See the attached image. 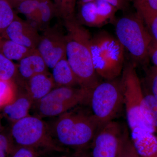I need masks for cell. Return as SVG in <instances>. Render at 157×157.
I'll return each mask as SVG.
<instances>
[{"instance_id":"ba28073f","label":"cell","mask_w":157,"mask_h":157,"mask_svg":"<svg viewBox=\"0 0 157 157\" xmlns=\"http://www.w3.org/2000/svg\"><path fill=\"white\" fill-rule=\"evenodd\" d=\"M90 91L80 86L55 87L33 104L35 106L37 117H58L77 105L87 104Z\"/></svg>"},{"instance_id":"7a4b0ae2","label":"cell","mask_w":157,"mask_h":157,"mask_svg":"<svg viewBox=\"0 0 157 157\" xmlns=\"http://www.w3.org/2000/svg\"><path fill=\"white\" fill-rule=\"evenodd\" d=\"M72 109L59 116L50 127L52 137L59 146L84 150L90 146L103 127L90 109Z\"/></svg>"},{"instance_id":"d6986e66","label":"cell","mask_w":157,"mask_h":157,"mask_svg":"<svg viewBox=\"0 0 157 157\" xmlns=\"http://www.w3.org/2000/svg\"><path fill=\"white\" fill-rule=\"evenodd\" d=\"M39 2V0H25L21 3L16 8L18 12L25 15L29 22L38 29L40 25Z\"/></svg>"},{"instance_id":"74e56055","label":"cell","mask_w":157,"mask_h":157,"mask_svg":"<svg viewBox=\"0 0 157 157\" xmlns=\"http://www.w3.org/2000/svg\"><path fill=\"white\" fill-rule=\"evenodd\" d=\"M1 121H0V129H1Z\"/></svg>"},{"instance_id":"d590c367","label":"cell","mask_w":157,"mask_h":157,"mask_svg":"<svg viewBox=\"0 0 157 157\" xmlns=\"http://www.w3.org/2000/svg\"><path fill=\"white\" fill-rule=\"evenodd\" d=\"M56 157H68L67 156H66V155H61V156H57Z\"/></svg>"},{"instance_id":"7402d4cb","label":"cell","mask_w":157,"mask_h":157,"mask_svg":"<svg viewBox=\"0 0 157 157\" xmlns=\"http://www.w3.org/2000/svg\"><path fill=\"white\" fill-rule=\"evenodd\" d=\"M17 96V88L14 81L0 79V108L11 103Z\"/></svg>"},{"instance_id":"3957f363","label":"cell","mask_w":157,"mask_h":157,"mask_svg":"<svg viewBox=\"0 0 157 157\" xmlns=\"http://www.w3.org/2000/svg\"><path fill=\"white\" fill-rule=\"evenodd\" d=\"M134 63L124 66L121 78L123 87L124 105L132 141L156 131L143 113L142 83L137 76Z\"/></svg>"},{"instance_id":"d4e9b609","label":"cell","mask_w":157,"mask_h":157,"mask_svg":"<svg viewBox=\"0 0 157 157\" xmlns=\"http://www.w3.org/2000/svg\"><path fill=\"white\" fill-rule=\"evenodd\" d=\"M16 15L13 8L6 0H0V34L10 25Z\"/></svg>"},{"instance_id":"9c48e42d","label":"cell","mask_w":157,"mask_h":157,"mask_svg":"<svg viewBox=\"0 0 157 157\" xmlns=\"http://www.w3.org/2000/svg\"><path fill=\"white\" fill-rule=\"evenodd\" d=\"M76 19L81 25L92 28H101L116 20L115 15L118 10L111 4L95 1L78 4Z\"/></svg>"},{"instance_id":"f35d334b","label":"cell","mask_w":157,"mask_h":157,"mask_svg":"<svg viewBox=\"0 0 157 157\" xmlns=\"http://www.w3.org/2000/svg\"><path fill=\"white\" fill-rule=\"evenodd\" d=\"M39 1H40V0H39Z\"/></svg>"},{"instance_id":"52a82bcc","label":"cell","mask_w":157,"mask_h":157,"mask_svg":"<svg viewBox=\"0 0 157 157\" xmlns=\"http://www.w3.org/2000/svg\"><path fill=\"white\" fill-rule=\"evenodd\" d=\"M11 135L16 146L30 147L37 151L39 149L58 152L65 151L53 139L50 127L37 116L29 115L14 123Z\"/></svg>"},{"instance_id":"277c9868","label":"cell","mask_w":157,"mask_h":157,"mask_svg":"<svg viewBox=\"0 0 157 157\" xmlns=\"http://www.w3.org/2000/svg\"><path fill=\"white\" fill-rule=\"evenodd\" d=\"M91 51L97 74L105 80L118 78L124 66V48L117 38L105 31L92 36Z\"/></svg>"},{"instance_id":"1f68e13d","label":"cell","mask_w":157,"mask_h":157,"mask_svg":"<svg viewBox=\"0 0 157 157\" xmlns=\"http://www.w3.org/2000/svg\"><path fill=\"white\" fill-rule=\"evenodd\" d=\"M95 1H101L111 4L118 10L125 11L128 7L129 0H78L77 5Z\"/></svg>"},{"instance_id":"484cf974","label":"cell","mask_w":157,"mask_h":157,"mask_svg":"<svg viewBox=\"0 0 157 157\" xmlns=\"http://www.w3.org/2000/svg\"><path fill=\"white\" fill-rule=\"evenodd\" d=\"M17 75V66L0 53V79L11 80Z\"/></svg>"},{"instance_id":"f1b7e54d","label":"cell","mask_w":157,"mask_h":157,"mask_svg":"<svg viewBox=\"0 0 157 157\" xmlns=\"http://www.w3.org/2000/svg\"><path fill=\"white\" fill-rule=\"evenodd\" d=\"M11 157H38V151L33 148L14 145L11 151Z\"/></svg>"},{"instance_id":"2e32d148","label":"cell","mask_w":157,"mask_h":157,"mask_svg":"<svg viewBox=\"0 0 157 157\" xmlns=\"http://www.w3.org/2000/svg\"><path fill=\"white\" fill-rule=\"evenodd\" d=\"M33 103L26 91L17 96L11 103L3 107L4 113L14 123L28 116Z\"/></svg>"},{"instance_id":"e575fe53","label":"cell","mask_w":157,"mask_h":157,"mask_svg":"<svg viewBox=\"0 0 157 157\" xmlns=\"http://www.w3.org/2000/svg\"><path fill=\"white\" fill-rule=\"evenodd\" d=\"M8 3L11 5L12 8H14L15 5H14V0H6Z\"/></svg>"},{"instance_id":"5b68a950","label":"cell","mask_w":157,"mask_h":157,"mask_svg":"<svg viewBox=\"0 0 157 157\" xmlns=\"http://www.w3.org/2000/svg\"><path fill=\"white\" fill-rule=\"evenodd\" d=\"M114 24L116 38L130 54L133 63H146L153 38L140 15L137 12L127 14L117 19Z\"/></svg>"},{"instance_id":"83f0119b","label":"cell","mask_w":157,"mask_h":157,"mask_svg":"<svg viewBox=\"0 0 157 157\" xmlns=\"http://www.w3.org/2000/svg\"><path fill=\"white\" fill-rule=\"evenodd\" d=\"M143 85L149 90L157 101V67L153 66L147 71Z\"/></svg>"},{"instance_id":"5bb4252c","label":"cell","mask_w":157,"mask_h":157,"mask_svg":"<svg viewBox=\"0 0 157 157\" xmlns=\"http://www.w3.org/2000/svg\"><path fill=\"white\" fill-rule=\"evenodd\" d=\"M48 67L38 51L19 61L17 75L21 84L23 85L31 77L48 72Z\"/></svg>"},{"instance_id":"9a60e30c","label":"cell","mask_w":157,"mask_h":157,"mask_svg":"<svg viewBox=\"0 0 157 157\" xmlns=\"http://www.w3.org/2000/svg\"><path fill=\"white\" fill-rule=\"evenodd\" d=\"M52 69V75L55 87L80 86L67 56L59 61Z\"/></svg>"},{"instance_id":"4316f807","label":"cell","mask_w":157,"mask_h":157,"mask_svg":"<svg viewBox=\"0 0 157 157\" xmlns=\"http://www.w3.org/2000/svg\"><path fill=\"white\" fill-rule=\"evenodd\" d=\"M135 147L141 157H157V137L145 140Z\"/></svg>"},{"instance_id":"603a6c76","label":"cell","mask_w":157,"mask_h":157,"mask_svg":"<svg viewBox=\"0 0 157 157\" xmlns=\"http://www.w3.org/2000/svg\"><path fill=\"white\" fill-rule=\"evenodd\" d=\"M119 157H141L132 142L127 127H124L121 139Z\"/></svg>"},{"instance_id":"836d02e7","label":"cell","mask_w":157,"mask_h":157,"mask_svg":"<svg viewBox=\"0 0 157 157\" xmlns=\"http://www.w3.org/2000/svg\"><path fill=\"white\" fill-rule=\"evenodd\" d=\"M72 157H90L84 152V150L76 151L75 154Z\"/></svg>"},{"instance_id":"4dcf8cb0","label":"cell","mask_w":157,"mask_h":157,"mask_svg":"<svg viewBox=\"0 0 157 157\" xmlns=\"http://www.w3.org/2000/svg\"><path fill=\"white\" fill-rule=\"evenodd\" d=\"M153 39L157 43V14L142 19Z\"/></svg>"},{"instance_id":"6da1fadb","label":"cell","mask_w":157,"mask_h":157,"mask_svg":"<svg viewBox=\"0 0 157 157\" xmlns=\"http://www.w3.org/2000/svg\"><path fill=\"white\" fill-rule=\"evenodd\" d=\"M66 29V56L80 87L92 89L100 78L94 67L91 51V35L76 16L63 21Z\"/></svg>"},{"instance_id":"30bf717a","label":"cell","mask_w":157,"mask_h":157,"mask_svg":"<svg viewBox=\"0 0 157 157\" xmlns=\"http://www.w3.org/2000/svg\"><path fill=\"white\" fill-rule=\"evenodd\" d=\"M66 34L57 25L43 31L36 49L48 67L52 69L66 56Z\"/></svg>"},{"instance_id":"d6a6232c","label":"cell","mask_w":157,"mask_h":157,"mask_svg":"<svg viewBox=\"0 0 157 157\" xmlns=\"http://www.w3.org/2000/svg\"><path fill=\"white\" fill-rule=\"evenodd\" d=\"M149 58L151 59L154 66L157 67V43L153 39L149 50Z\"/></svg>"},{"instance_id":"7c38bea8","label":"cell","mask_w":157,"mask_h":157,"mask_svg":"<svg viewBox=\"0 0 157 157\" xmlns=\"http://www.w3.org/2000/svg\"><path fill=\"white\" fill-rule=\"evenodd\" d=\"M3 38L36 49L41 36L38 29L28 21H25L17 15L10 25L1 34Z\"/></svg>"},{"instance_id":"ac0fdd59","label":"cell","mask_w":157,"mask_h":157,"mask_svg":"<svg viewBox=\"0 0 157 157\" xmlns=\"http://www.w3.org/2000/svg\"><path fill=\"white\" fill-rule=\"evenodd\" d=\"M142 86L144 114L157 132V101L149 90L142 84Z\"/></svg>"},{"instance_id":"4fadbf2b","label":"cell","mask_w":157,"mask_h":157,"mask_svg":"<svg viewBox=\"0 0 157 157\" xmlns=\"http://www.w3.org/2000/svg\"><path fill=\"white\" fill-rule=\"evenodd\" d=\"M22 86L33 104L55 88L52 75L48 72L35 75L26 81Z\"/></svg>"},{"instance_id":"cb8c5ba5","label":"cell","mask_w":157,"mask_h":157,"mask_svg":"<svg viewBox=\"0 0 157 157\" xmlns=\"http://www.w3.org/2000/svg\"><path fill=\"white\" fill-rule=\"evenodd\" d=\"M142 19L157 14V0H132Z\"/></svg>"},{"instance_id":"e0dca14e","label":"cell","mask_w":157,"mask_h":157,"mask_svg":"<svg viewBox=\"0 0 157 157\" xmlns=\"http://www.w3.org/2000/svg\"><path fill=\"white\" fill-rule=\"evenodd\" d=\"M36 51V48L26 47L9 39H2L0 43V53L11 60L19 62Z\"/></svg>"},{"instance_id":"8d00e7d4","label":"cell","mask_w":157,"mask_h":157,"mask_svg":"<svg viewBox=\"0 0 157 157\" xmlns=\"http://www.w3.org/2000/svg\"><path fill=\"white\" fill-rule=\"evenodd\" d=\"M2 38H0V43H1V41H2Z\"/></svg>"},{"instance_id":"ffe728a7","label":"cell","mask_w":157,"mask_h":157,"mask_svg":"<svg viewBox=\"0 0 157 157\" xmlns=\"http://www.w3.org/2000/svg\"><path fill=\"white\" fill-rule=\"evenodd\" d=\"M39 10L40 14L39 29L44 31L49 27L54 16H56L54 4L50 0H40Z\"/></svg>"},{"instance_id":"8fae6325","label":"cell","mask_w":157,"mask_h":157,"mask_svg":"<svg viewBox=\"0 0 157 157\" xmlns=\"http://www.w3.org/2000/svg\"><path fill=\"white\" fill-rule=\"evenodd\" d=\"M124 127L114 121L104 125L91 144V157H119Z\"/></svg>"},{"instance_id":"44dd1931","label":"cell","mask_w":157,"mask_h":157,"mask_svg":"<svg viewBox=\"0 0 157 157\" xmlns=\"http://www.w3.org/2000/svg\"><path fill=\"white\" fill-rule=\"evenodd\" d=\"M78 0H54L56 16L65 20L75 17Z\"/></svg>"},{"instance_id":"8992f818","label":"cell","mask_w":157,"mask_h":157,"mask_svg":"<svg viewBox=\"0 0 157 157\" xmlns=\"http://www.w3.org/2000/svg\"><path fill=\"white\" fill-rule=\"evenodd\" d=\"M87 104L103 126L114 121L124 105L121 78L118 77L99 82L90 90Z\"/></svg>"},{"instance_id":"f546056e","label":"cell","mask_w":157,"mask_h":157,"mask_svg":"<svg viewBox=\"0 0 157 157\" xmlns=\"http://www.w3.org/2000/svg\"><path fill=\"white\" fill-rule=\"evenodd\" d=\"M11 138L2 134H0V157H7L13 148Z\"/></svg>"}]
</instances>
